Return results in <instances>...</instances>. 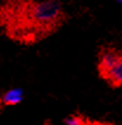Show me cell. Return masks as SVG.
I'll use <instances>...</instances> for the list:
<instances>
[{"label":"cell","instance_id":"1","mask_svg":"<svg viewBox=\"0 0 122 125\" xmlns=\"http://www.w3.org/2000/svg\"><path fill=\"white\" fill-rule=\"evenodd\" d=\"M65 19L58 0H5L0 6V26L19 42H37L55 32Z\"/></svg>","mask_w":122,"mask_h":125},{"label":"cell","instance_id":"2","mask_svg":"<svg viewBox=\"0 0 122 125\" xmlns=\"http://www.w3.org/2000/svg\"><path fill=\"white\" fill-rule=\"evenodd\" d=\"M101 76L113 86H122V52H117L115 62L107 70L101 73Z\"/></svg>","mask_w":122,"mask_h":125},{"label":"cell","instance_id":"3","mask_svg":"<svg viewBox=\"0 0 122 125\" xmlns=\"http://www.w3.org/2000/svg\"><path fill=\"white\" fill-rule=\"evenodd\" d=\"M21 100H23L21 89H11L5 94L4 99H2L4 104H6V105H16V104H19Z\"/></svg>","mask_w":122,"mask_h":125},{"label":"cell","instance_id":"4","mask_svg":"<svg viewBox=\"0 0 122 125\" xmlns=\"http://www.w3.org/2000/svg\"><path fill=\"white\" fill-rule=\"evenodd\" d=\"M83 122H84V119L82 117H78V115H70L65 119L66 125H81Z\"/></svg>","mask_w":122,"mask_h":125},{"label":"cell","instance_id":"5","mask_svg":"<svg viewBox=\"0 0 122 125\" xmlns=\"http://www.w3.org/2000/svg\"><path fill=\"white\" fill-rule=\"evenodd\" d=\"M81 125H97V124H95V123H90V122H87V120H84V122H83Z\"/></svg>","mask_w":122,"mask_h":125},{"label":"cell","instance_id":"6","mask_svg":"<svg viewBox=\"0 0 122 125\" xmlns=\"http://www.w3.org/2000/svg\"><path fill=\"white\" fill-rule=\"evenodd\" d=\"M119 1H121V2H122V0H119Z\"/></svg>","mask_w":122,"mask_h":125}]
</instances>
